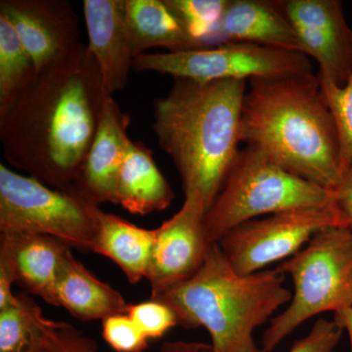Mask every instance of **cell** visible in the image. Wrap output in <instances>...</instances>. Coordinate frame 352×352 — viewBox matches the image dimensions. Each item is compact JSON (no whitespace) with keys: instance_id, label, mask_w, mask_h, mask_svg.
<instances>
[{"instance_id":"cell-26","label":"cell","mask_w":352,"mask_h":352,"mask_svg":"<svg viewBox=\"0 0 352 352\" xmlns=\"http://www.w3.org/2000/svg\"><path fill=\"white\" fill-rule=\"evenodd\" d=\"M126 314L135 322L148 340L161 339L170 329L178 326L175 312L159 300L129 303Z\"/></svg>"},{"instance_id":"cell-18","label":"cell","mask_w":352,"mask_h":352,"mask_svg":"<svg viewBox=\"0 0 352 352\" xmlns=\"http://www.w3.org/2000/svg\"><path fill=\"white\" fill-rule=\"evenodd\" d=\"M117 205L126 212L146 215L166 210L175 192L157 168L153 153L131 140L117 179Z\"/></svg>"},{"instance_id":"cell-22","label":"cell","mask_w":352,"mask_h":352,"mask_svg":"<svg viewBox=\"0 0 352 352\" xmlns=\"http://www.w3.org/2000/svg\"><path fill=\"white\" fill-rule=\"evenodd\" d=\"M229 0H164L185 32L204 48L215 47V36Z\"/></svg>"},{"instance_id":"cell-4","label":"cell","mask_w":352,"mask_h":352,"mask_svg":"<svg viewBox=\"0 0 352 352\" xmlns=\"http://www.w3.org/2000/svg\"><path fill=\"white\" fill-rule=\"evenodd\" d=\"M285 276L277 268L241 275L210 244L195 275L151 300L168 305L178 326L205 328L214 352H263L254 332L291 302Z\"/></svg>"},{"instance_id":"cell-13","label":"cell","mask_w":352,"mask_h":352,"mask_svg":"<svg viewBox=\"0 0 352 352\" xmlns=\"http://www.w3.org/2000/svg\"><path fill=\"white\" fill-rule=\"evenodd\" d=\"M131 116L122 112L113 96L106 97L94 141L73 188L98 204L117 205V179L131 139Z\"/></svg>"},{"instance_id":"cell-24","label":"cell","mask_w":352,"mask_h":352,"mask_svg":"<svg viewBox=\"0 0 352 352\" xmlns=\"http://www.w3.org/2000/svg\"><path fill=\"white\" fill-rule=\"evenodd\" d=\"M29 352H99L94 340L72 324L39 314Z\"/></svg>"},{"instance_id":"cell-23","label":"cell","mask_w":352,"mask_h":352,"mask_svg":"<svg viewBox=\"0 0 352 352\" xmlns=\"http://www.w3.org/2000/svg\"><path fill=\"white\" fill-rule=\"evenodd\" d=\"M18 302L0 309V352H28L36 320L43 309L27 294H17Z\"/></svg>"},{"instance_id":"cell-20","label":"cell","mask_w":352,"mask_h":352,"mask_svg":"<svg viewBox=\"0 0 352 352\" xmlns=\"http://www.w3.org/2000/svg\"><path fill=\"white\" fill-rule=\"evenodd\" d=\"M154 239V229L102 210L94 252L117 264L129 283L138 284L147 276Z\"/></svg>"},{"instance_id":"cell-11","label":"cell","mask_w":352,"mask_h":352,"mask_svg":"<svg viewBox=\"0 0 352 352\" xmlns=\"http://www.w3.org/2000/svg\"><path fill=\"white\" fill-rule=\"evenodd\" d=\"M284 10L303 54L319 66L318 76L344 87L352 76V29L339 0H285Z\"/></svg>"},{"instance_id":"cell-9","label":"cell","mask_w":352,"mask_h":352,"mask_svg":"<svg viewBox=\"0 0 352 352\" xmlns=\"http://www.w3.org/2000/svg\"><path fill=\"white\" fill-rule=\"evenodd\" d=\"M328 227L349 228L337 203L250 220L226 233L217 245L236 272L249 275L295 256L315 234Z\"/></svg>"},{"instance_id":"cell-16","label":"cell","mask_w":352,"mask_h":352,"mask_svg":"<svg viewBox=\"0 0 352 352\" xmlns=\"http://www.w3.org/2000/svg\"><path fill=\"white\" fill-rule=\"evenodd\" d=\"M214 43H252L302 53L282 1L229 0Z\"/></svg>"},{"instance_id":"cell-10","label":"cell","mask_w":352,"mask_h":352,"mask_svg":"<svg viewBox=\"0 0 352 352\" xmlns=\"http://www.w3.org/2000/svg\"><path fill=\"white\" fill-rule=\"evenodd\" d=\"M207 212L200 194H184L180 210L154 229V245L146 276L151 298L186 281L203 265L210 245L205 231Z\"/></svg>"},{"instance_id":"cell-6","label":"cell","mask_w":352,"mask_h":352,"mask_svg":"<svg viewBox=\"0 0 352 352\" xmlns=\"http://www.w3.org/2000/svg\"><path fill=\"white\" fill-rule=\"evenodd\" d=\"M277 270L292 278L294 294L286 309L263 333V352L274 351L308 319L352 307V230L322 229Z\"/></svg>"},{"instance_id":"cell-17","label":"cell","mask_w":352,"mask_h":352,"mask_svg":"<svg viewBox=\"0 0 352 352\" xmlns=\"http://www.w3.org/2000/svg\"><path fill=\"white\" fill-rule=\"evenodd\" d=\"M57 307L82 321L105 320L124 314L129 303L110 285L98 279L69 251L56 285Z\"/></svg>"},{"instance_id":"cell-25","label":"cell","mask_w":352,"mask_h":352,"mask_svg":"<svg viewBox=\"0 0 352 352\" xmlns=\"http://www.w3.org/2000/svg\"><path fill=\"white\" fill-rule=\"evenodd\" d=\"M318 78L339 132L342 166L346 171L352 164V76L344 87H337L320 76Z\"/></svg>"},{"instance_id":"cell-27","label":"cell","mask_w":352,"mask_h":352,"mask_svg":"<svg viewBox=\"0 0 352 352\" xmlns=\"http://www.w3.org/2000/svg\"><path fill=\"white\" fill-rule=\"evenodd\" d=\"M102 337L117 352H145L149 340L126 314L102 321Z\"/></svg>"},{"instance_id":"cell-15","label":"cell","mask_w":352,"mask_h":352,"mask_svg":"<svg viewBox=\"0 0 352 352\" xmlns=\"http://www.w3.org/2000/svg\"><path fill=\"white\" fill-rule=\"evenodd\" d=\"M71 250L62 241L48 236L0 232V258L12 268L16 282L54 307H57L58 277Z\"/></svg>"},{"instance_id":"cell-3","label":"cell","mask_w":352,"mask_h":352,"mask_svg":"<svg viewBox=\"0 0 352 352\" xmlns=\"http://www.w3.org/2000/svg\"><path fill=\"white\" fill-rule=\"evenodd\" d=\"M248 80L175 78L154 106L160 147L173 160L184 194H200L208 210L240 151Z\"/></svg>"},{"instance_id":"cell-7","label":"cell","mask_w":352,"mask_h":352,"mask_svg":"<svg viewBox=\"0 0 352 352\" xmlns=\"http://www.w3.org/2000/svg\"><path fill=\"white\" fill-rule=\"evenodd\" d=\"M101 212L73 187L52 188L0 164V232L39 234L94 252Z\"/></svg>"},{"instance_id":"cell-1","label":"cell","mask_w":352,"mask_h":352,"mask_svg":"<svg viewBox=\"0 0 352 352\" xmlns=\"http://www.w3.org/2000/svg\"><path fill=\"white\" fill-rule=\"evenodd\" d=\"M106 95L100 71L78 43L0 112L7 163L52 188L73 187L95 136Z\"/></svg>"},{"instance_id":"cell-2","label":"cell","mask_w":352,"mask_h":352,"mask_svg":"<svg viewBox=\"0 0 352 352\" xmlns=\"http://www.w3.org/2000/svg\"><path fill=\"white\" fill-rule=\"evenodd\" d=\"M241 140L324 188L336 191L342 182L339 132L318 76L312 73L250 80Z\"/></svg>"},{"instance_id":"cell-19","label":"cell","mask_w":352,"mask_h":352,"mask_svg":"<svg viewBox=\"0 0 352 352\" xmlns=\"http://www.w3.org/2000/svg\"><path fill=\"white\" fill-rule=\"evenodd\" d=\"M124 25L134 58L157 47L168 52L201 50L164 0H124Z\"/></svg>"},{"instance_id":"cell-29","label":"cell","mask_w":352,"mask_h":352,"mask_svg":"<svg viewBox=\"0 0 352 352\" xmlns=\"http://www.w3.org/2000/svg\"><path fill=\"white\" fill-rule=\"evenodd\" d=\"M335 192L338 206L346 215L349 229L352 230V164L344 171L342 182Z\"/></svg>"},{"instance_id":"cell-12","label":"cell","mask_w":352,"mask_h":352,"mask_svg":"<svg viewBox=\"0 0 352 352\" xmlns=\"http://www.w3.org/2000/svg\"><path fill=\"white\" fill-rule=\"evenodd\" d=\"M0 14L13 25L36 72L80 43L78 15L66 0H1Z\"/></svg>"},{"instance_id":"cell-30","label":"cell","mask_w":352,"mask_h":352,"mask_svg":"<svg viewBox=\"0 0 352 352\" xmlns=\"http://www.w3.org/2000/svg\"><path fill=\"white\" fill-rule=\"evenodd\" d=\"M159 352H214L210 344L189 340H171L162 344Z\"/></svg>"},{"instance_id":"cell-28","label":"cell","mask_w":352,"mask_h":352,"mask_svg":"<svg viewBox=\"0 0 352 352\" xmlns=\"http://www.w3.org/2000/svg\"><path fill=\"white\" fill-rule=\"evenodd\" d=\"M344 331L333 320L318 319L305 337L296 340L288 352H333Z\"/></svg>"},{"instance_id":"cell-21","label":"cell","mask_w":352,"mask_h":352,"mask_svg":"<svg viewBox=\"0 0 352 352\" xmlns=\"http://www.w3.org/2000/svg\"><path fill=\"white\" fill-rule=\"evenodd\" d=\"M36 73L31 55L13 25L0 14V112L12 104Z\"/></svg>"},{"instance_id":"cell-8","label":"cell","mask_w":352,"mask_h":352,"mask_svg":"<svg viewBox=\"0 0 352 352\" xmlns=\"http://www.w3.org/2000/svg\"><path fill=\"white\" fill-rule=\"evenodd\" d=\"M309 58L296 51L258 44L229 43L182 52L144 53L134 58L133 69L195 82L275 78L312 73Z\"/></svg>"},{"instance_id":"cell-5","label":"cell","mask_w":352,"mask_h":352,"mask_svg":"<svg viewBox=\"0 0 352 352\" xmlns=\"http://www.w3.org/2000/svg\"><path fill=\"white\" fill-rule=\"evenodd\" d=\"M337 203L336 192L293 175L265 154L241 149L205 217L210 244L240 224L261 217Z\"/></svg>"},{"instance_id":"cell-32","label":"cell","mask_w":352,"mask_h":352,"mask_svg":"<svg viewBox=\"0 0 352 352\" xmlns=\"http://www.w3.org/2000/svg\"><path fill=\"white\" fill-rule=\"evenodd\" d=\"M28 352H29V351H28Z\"/></svg>"},{"instance_id":"cell-31","label":"cell","mask_w":352,"mask_h":352,"mask_svg":"<svg viewBox=\"0 0 352 352\" xmlns=\"http://www.w3.org/2000/svg\"><path fill=\"white\" fill-rule=\"evenodd\" d=\"M333 320L342 329L344 332H346L351 342V352H352V307L344 308L336 312Z\"/></svg>"},{"instance_id":"cell-14","label":"cell","mask_w":352,"mask_h":352,"mask_svg":"<svg viewBox=\"0 0 352 352\" xmlns=\"http://www.w3.org/2000/svg\"><path fill=\"white\" fill-rule=\"evenodd\" d=\"M87 48L100 71L104 91L113 96L126 87L134 56L124 25V0H85Z\"/></svg>"}]
</instances>
